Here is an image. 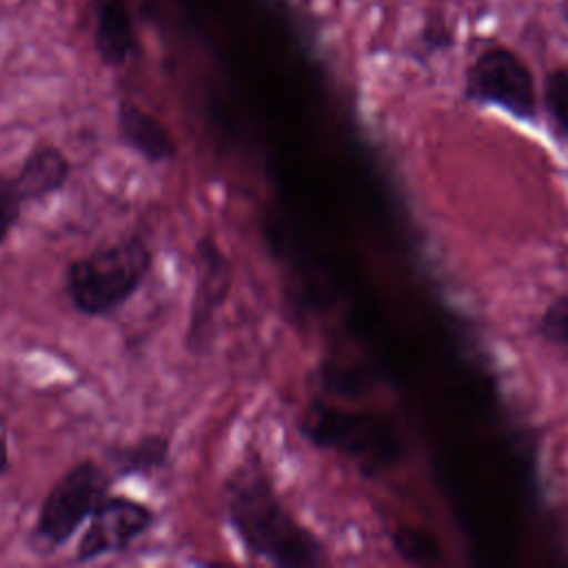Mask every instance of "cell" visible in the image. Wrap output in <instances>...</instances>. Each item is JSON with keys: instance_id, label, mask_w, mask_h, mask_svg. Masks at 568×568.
<instances>
[{"instance_id": "obj_1", "label": "cell", "mask_w": 568, "mask_h": 568, "mask_svg": "<svg viewBox=\"0 0 568 568\" xmlns=\"http://www.w3.org/2000/svg\"><path fill=\"white\" fill-rule=\"evenodd\" d=\"M224 513L242 546L282 568H315L328 561L324 544L280 499L257 459H246L226 477Z\"/></svg>"}, {"instance_id": "obj_2", "label": "cell", "mask_w": 568, "mask_h": 568, "mask_svg": "<svg viewBox=\"0 0 568 568\" xmlns=\"http://www.w3.org/2000/svg\"><path fill=\"white\" fill-rule=\"evenodd\" d=\"M151 268L149 242L126 235L75 257L64 268V295L80 315L106 317L142 288Z\"/></svg>"}, {"instance_id": "obj_3", "label": "cell", "mask_w": 568, "mask_h": 568, "mask_svg": "<svg viewBox=\"0 0 568 568\" xmlns=\"http://www.w3.org/2000/svg\"><path fill=\"white\" fill-rule=\"evenodd\" d=\"M113 475L93 459H80L67 468L44 495L29 544L40 555L62 548L93 510L109 497Z\"/></svg>"}, {"instance_id": "obj_4", "label": "cell", "mask_w": 568, "mask_h": 568, "mask_svg": "<svg viewBox=\"0 0 568 568\" xmlns=\"http://www.w3.org/2000/svg\"><path fill=\"white\" fill-rule=\"evenodd\" d=\"M464 100L495 106L519 122H535L537 89L530 67L504 44L481 49L464 73Z\"/></svg>"}, {"instance_id": "obj_5", "label": "cell", "mask_w": 568, "mask_h": 568, "mask_svg": "<svg viewBox=\"0 0 568 568\" xmlns=\"http://www.w3.org/2000/svg\"><path fill=\"white\" fill-rule=\"evenodd\" d=\"M233 282V266L211 233L195 242V288L189 308L186 346L202 353L211 339L217 311L224 306Z\"/></svg>"}, {"instance_id": "obj_6", "label": "cell", "mask_w": 568, "mask_h": 568, "mask_svg": "<svg viewBox=\"0 0 568 568\" xmlns=\"http://www.w3.org/2000/svg\"><path fill=\"white\" fill-rule=\"evenodd\" d=\"M155 524V510L131 497H104L75 546V561L87 564L126 550Z\"/></svg>"}, {"instance_id": "obj_7", "label": "cell", "mask_w": 568, "mask_h": 568, "mask_svg": "<svg viewBox=\"0 0 568 568\" xmlns=\"http://www.w3.org/2000/svg\"><path fill=\"white\" fill-rule=\"evenodd\" d=\"M115 129L120 142L149 164H162L175 158L178 146L164 122L131 100H120L115 109Z\"/></svg>"}, {"instance_id": "obj_8", "label": "cell", "mask_w": 568, "mask_h": 568, "mask_svg": "<svg viewBox=\"0 0 568 568\" xmlns=\"http://www.w3.org/2000/svg\"><path fill=\"white\" fill-rule=\"evenodd\" d=\"M71 178V162L67 153L55 144L33 146L22 164L18 166L13 180L27 204L42 202L53 193L62 191Z\"/></svg>"}, {"instance_id": "obj_9", "label": "cell", "mask_w": 568, "mask_h": 568, "mask_svg": "<svg viewBox=\"0 0 568 568\" xmlns=\"http://www.w3.org/2000/svg\"><path fill=\"white\" fill-rule=\"evenodd\" d=\"M93 44L102 64L124 67L135 51L133 18L124 0H93Z\"/></svg>"}, {"instance_id": "obj_10", "label": "cell", "mask_w": 568, "mask_h": 568, "mask_svg": "<svg viewBox=\"0 0 568 568\" xmlns=\"http://www.w3.org/2000/svg\"><path fill=\"white\" fill-rule=\"evenodd\" d=\"M171 457V439L162 433H149L131 444L113 446L109 462L118 477H149L162 470Z\"/></svg>"}, {"instance_id": "obj_11", "label": "cell", "mask_w": 568, "mask_h": 568, "mask_svg": "<svg viewBox=\"0 0 568 568\" xmlns=\"http://www.w3.org/2000/svg\"><path fill=\"white\" fill-rule=\"evenodd\" d=\"M541 102L555 135L568 142V67H555L544 75Z\"/></svg>"}, {"instance_id": "obj_12", "label": "cell", "mask_w": 568, "mask_h": 568, "mask_svg": "<svg viewBox=\"0 0 568 568\" xmlns=\"http://www.w3.org/2000/svg\"><path fill=\"white\" fill-rule=\"evenodd\" d=\"M537 333L561 348H568V295L555 297L537 322Z\"/></svg>"}, {"instance_id": "obj_13", "label": "cell", "mask_w": 568, "mask_h": 568, "mask_svg": "<svg viewBox=\"0 0 568 568\" xmlns=\"http://www.w3.org/2000/svg\"><path fill=\"white\" fill-rule=\"evenodd\" d=\"M24 204L27 202L22 200L13 175L0 173V246L9 240L11 231L20 222Z\"/></svg>"}, {"instance_id": "obj_14", "label": "cell", "mask_w": 568, "mask_h": 568, "mask_svg": "<svg viewBox=\"0 0 568 568\" xmlns=\"http://www.w3.org/2000/svg\"><path fill=\"white\" fill-rule=\"evenodd\" d=\"M455 42V33L453 27L446 22L444 16L439 13H430L419 31V44L426 53H435L442 49H450Z\"/></svg>"}, {"instance_id": "obj_15", "label": "cell", "mask_w": 568, "mask_h": 568, "mask_svg": "<svg viewBox=\"0 0 568 568\" xmlns=\"http://www.w3.org/2000/svg\"><path fill=\"white\" fill-rule=\"evenodd\" d=\"M11 466V453H9V426L7 419L0 415V477Z\"/></svg>"}, {"instance_id": "obj_16", "label": "cell", "mask_w": 568, "mask_h": 568, "mask_svg": "<svg viewBox=\"0 0 568 568\" xmlns=\"http://www.w3.org/2000/svg\"><path fill=\"white\" fill-rule=\"evenodd\" d=\"M561 18H564L566 24H568V0H561Z\"/></svg>"}]
</instances>
